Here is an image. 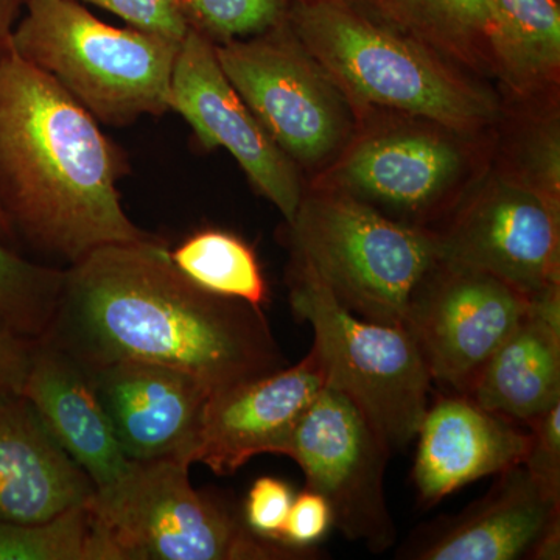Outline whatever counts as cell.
I'll return each mask as SVG.
<instances>
[{"mask_svg":"<svg viewBox=\"0 0 560 560\" xmlns=\"http://www.w3.org/2000/svg\"><path fill=\"white\" fill-rule=\"evenodd\" d=\"M39 340L84 370L143 361L186 372L210 393L287 366L261 308L201 289L156 237L102 246L66 267Z\"/></svg>","mask_w":560,"mask_h":560,"instance_id":"6da1fadb","label":"cell"},{"mask_svg":"<svg viewBox=\"0 0 560 560\" xmlns=\"http://www.w3.org/2000/svg\"><path fill=\"white\" fill-rule=\"evenodd\" d=\"M127 154L46 72L0 61V209L18 245L65 261L149 241L121 206Z\"/></svg>","mask_w":560,"mask_h":560,"instance_id":"7a4b0ae2","label":"cell"},{"mask_svg":"<svg viewBox=\"0 0 560 560\" xmlns=\"http://www.w3.org/2000/svg\"><path fill=\"white\" fill-rule=\"evenodd\" d=\"M287 22L355 109L397 110L464 138L500 119L489 88L418 43L313 0H290Z\"/></svg>","mask_w":560,"mask_h":560,"instance_id":"3957f363","label":"cell"},{"mask_svg":"<svg viewBox=\"0 0 560 560\" xmlns=\"http://www.w3.org/2000/svg\"><path fill=\"white\" fill-rule=\"evenodd\" d=\"M180 40L116 27L72 0H28L11 51L43 70L98 124L128 127L168 113Z\"/></svg>","mask_w":560,"mask_h":560,"instance_id":"277c9868","label":"cell"},{"mask_svg":"<svg viewBox=\"0 0 560 560\" xmlns=\"http://www.w3.org/2000/svg\"><path fill=\"white\" fill-rule=\"evenodd\" d=\"M291 259L304 261L350 312L404 326L412 293L440 261L436 237L345 191L304 190L287 223Z\"/></svg>","mask_w":560,"mask_h":560,"instance_id":"5b68a950","label":"cell"},{"mask_svg":"<svg viewBox=\"0 0 560 560\" xmlns=\"http://www.w3.org/2000/svg\"><path fill=\"white\" fill-rule=\"evenodd\" d=\"M287 282L291 312L315 335L324 385L349 397L390 451L415 441L433 381L410 330L350 312L304 261L291 259Z\"/></svg>","mask_w":560,"mask_h":560,"instance_id":"8992f818","label":"cell"},{"mask_svg":"<svg viewBox=\"0 0 560 560\" xmlns=\"http://www.w3.org/2000/svg\"><path fill=\"white\" fill-rule=\"evenodd\" d=\"M180 458L136 463L91 503L119 560L316 559L250 533L223 501L191 486Z\"/></svg>","mask_w":560,"mask_h":560,"instance_id":"52a82bcc","label":"cell"},{"mask_svg":"<svg viewBox=\"0 0 560 560\" xmlns=\"http://www.w3.org/2000/svg\"><path fill=\"white\" fill-rule=\"evenodd\" d=\"M215 54L242 101L298 168L318 167L348 149L355 108L287 16L257 35L215 44Z\"/></svg>","mask_w":560,"mask_h":560,"instance_id":"ba28073f","label":"cell"},{"mask_svg":"<svg viewBox=\"0 0 560 560\" xmlns=\"http://www.w3.org/2000/svg\"><path fill=\"white\" fill-rule=\"evenodd\" d=\"M390 455L360 408L324 386L298 423L285 456L301 467L305 489L329 503L334 528L372 552H385L396 541L385 495Z\"/></svg>","mask_w":560,"mask_h":560,"instance_id":"9c48e42d","label":"cell"},{"mask_svg":"<svg viewBox=\"0 0 560 560\" xmlns=\"http://www.w3.org/2000/svg\"><path fill=\"white\" fill-rule=\"evenodd\" d=\"M528 298L495 276L440 259L412 293L405 319L431 381L469 393L525 318Z\"/></svg>","mask_w":560,"mask_h":560,"instance_id":"30bf717a","label":"cell"},{"mask_svg":"<svg viewBox=\"0 0 560 560\" xmlns=\"http://www.w3.org/2000/svg\"><path fill=\"white\" fill-rule=\"evenodd\" d=\"M440 259L495 276L526 296L560 282V209L506 173L486 180L444 228Z\"/></svg>","mask_w":560,"mask_h":560,"instance_id":"8fae6325","label":"cell"},{"mask_svg":"<svg viewBox=\"0 0 560 560\" xmlns=\"http://www.w3.org/2000/svg\"><path fill=\"white\" fill-rule=\"evenodd\" d=\"M168 108L187 121L202 149L231 153L257 194L276 206L285 223L293 220L304 195L300 168L224 75L215 44L194 28L179 44Z\"/></svg>","mask_w":560,"mask_h":560,"instance_id":"7c38bea8","label":"cell"},{"mask_svg":"<svg viewBox=\"0 0 560 560\" xmlns=\"http://www.w3.org/2000/svg\"><path fill=\"white\" fill-rule=\"evenodd\" d=\"M453 136L442 128L370 136L340 154L319 187L345 191L400 223L429 228L466 167Z\"/></svg>","mask_w":560,"mask_h":560,"instance_id":"4fadbf2b","label":"cell"},{"mask_svg":"<svg viewBox=\"0 0 560 560\" xmlns=\"http://www.w3.org/2000/svg\"><path fill=\"white\" fill-rule=\"evenodd\" d=\"M324 386L311 350L294 366L210 393L191 463L226 477L254 456H285L298 423Z\"/></svg>","mask_w":560,"mask_h":560,"instance_id":"5bb4252c","label":"cell"},{"mask_svg":"<svg viewBox=\"0 0 560 560\" xmlns=\"http://www.w3.org/2000/svg\"><path fill=\"white\" fill-rule=\"evenodd\" d=\"M125 456L191 463L210 390L186 372L121 360L86 370Z\"/></svg>","mask_w":560,"mask_h":560,"instance_id":"9a60e30c","label":"cell"},{"mask_svg":"<svg viewBox=\"0 0 560 560\" xmlns=\"http://www.w3.org/2000/svg\"><path fill=\"white\" fill-rule=\"evenodd\" d=\"M415 440L412 481L420 503L431 508L470 482L522 464L529 431L455 393L429 404Z\"/></svg>","mask_w":560,"mask_h":560,"instance_id":"2e32d148","label":"cell"},{"mask_svg":"<svg viewBox=\"0 0 560 560\" xmlns=\"http://www.w3.org/2000/svg\"><path fill=\"white\" fill-rule=\"evenodd\" d=\"M499 477L481 500L431 529L404 558L529 559L541 536L560 522V492L541 485L522 464Z\"/></svg>","mask_w":560,"mask_h":560,"instance_id":"e0dca14e","label":"cell"},{"mask_svg":"<svg viewBox=\"0 0 560 560\" xmlns=\"http://www.w3.org/2000/svg\"><path fill=\"white\" fill-rule=\"evenodd\" d=\"M95 488L22 394H0V522L47 521Z\"/></svg>","mask_w":560,"mask_h":560,"instance_id":"ac0fdd59","label":"cell"},{"mask_svg":"<svg viewBox=\"0 0 560 560\" xmlns=\"http://www.w3.org/2000/svg\"><path fill=\"white\" fill-rule=\"evenodd\" d=\"M22 396L97 492L113 488L130 469L90 375L68 353L36 340Z\"/></svg>","mask_w":560,"mask_h":560,"instance_id":"d6986e66","label":"cell"},{"mask_svg":"<svg viewBox=\"0 0 560 560\" xmlns=\"http://www.w3.org/2000/svg\"><path fill=\"white\" fill-rule=\"evenodd\" d=\"M436 51L474 75L500 80L492 0H313Z\"/></svg>","mask_w":560,"mask_h":560,"instance_id":"ffe728a7","label":"cell"},{"mask_svg":"<svg viewBox=\"0 0 560 560\" xmlns=\"http://www.w3.org/2000/svg\"><path fill=\"white\" fill-rule=\"evenodd\" d=\"M466 396L486 410L528 425L560 401V335L526 313Z\"/></svg>","mask_w":560,"mask_h":560,"instance_id":"44dd1931","label":"cell"},{"mask_svg":"<svg viewBox=\"0 0 560 560\" xmlns=\"http://www.w3.org/2000/svg\"><path fill=\"white\" fill-rule=\"evenodd\" d=\"M500 27V81L521 97L559 83V0H492Z\"/></svg>","mask_w":560,"mask_h":560,"instance_id":"7402d4cb","label":"cell"},{"mask_svg":"<svg viewBox=\"0 0 560 560\" xmlns=\"http://www.w3.org/2000/svg\"><path fill=\"white\" fill-rule=\"evenodd\" d=\"M180 272L201 289L261 308L268 285L256 253L248 243L223 230H201L171 250Z\"/></svg>","mask_w":560,"mask_h":560,"instance_id":"603a6c76","label":"cell"},{"mask_svg":"<svg viewBox=\"0 0 560 560\" xmlns=\"http://www.w3.org/2000/svg\"><path fill=\"white\" fill-rule=\"evenodd\" d=\"M91 499L47 521L0 522V560H119Z\"/></svg>","mask_w":560,"mask_h":560,"instance_id":"cb8c5ba5","label":"cell"},{"mask_svg":"<svg viewBox=\"0 0 560 560\" xmlns=\"http://www.w3.org/2000/svg\"><path fill=\"white\" fill-rule=\"evenodd\" d=\"M66 268L40 265L0 242V313L20 334L39 340L57 312Z\"/></svg>","mask_w":560,"mask_h":560,"instance_id":"d4e9b609","label":"cell"},{"mask_svg":"<svg viewBox=\"0 0 560 560\" xmlns=\"http://www.w3.org/2000/svg\"><path fill=\"white\" fill-rule=\"evenodd\" d=\"M187 24L213 44L248 38L285 20L290 0H176Z\"/></svg>","mask_w":560,"mask_h":560,"instance_id":"484cf974","label":"cell"},{"mask_svg":"<svg viewBox=\"0 0 560 560\" xmlns=\"http://www.w3.org/2000/svg\"><path fill=\"white\" fill-rule=\"evenodd\" d=\"M541 200L560 209V125L558 116L540 120L526 132L515 171L506 173Z\"/></svg>","mask_w":560,"mask_h":560,"instance_id":"4316f807","label":"cell"},{"mask_svg":"<svg viewBox=\"0 0 560 560\" xmlns=\"http://www.w3.org/2000/svg\"><path fill=\"white\" fill-rule=\"evenodd\" d=\"M116 14L125 24L140 31L160 33L183 40L190 31L176 0H72Z\"/></svg>","mask_w":560,"mask_h":560,"instance_id":"83f0119b","label":"cell"},{"mask_svg":"<svg viewBox=\"0 0 560 560\" xmlns=\"http://www.w3.org/2000/svg\"><path fill=\"white\" fill-rule=\"evenodd\" d=\"M293 489L275 477H261L250 486L243 508V521L250 533L261 539L280 541L291 503Z\"/></svg>","mask_w":560,"mask_h":560,"instance_id":"f1b7e54d","label":"cell"},{"mask_svg":"<svg viewBox=\"0 0 560 560\" xmlns=\"http://www.w3.org/2000/svg\"><path fill=\"white\" fill-rule=\"evenodd\" d=\"M529 444L522 466L556 492H560V401L528 423Z\"/></svg>","mask_w":560,"mask_h":560,"instance_id":"f546056e","label":"cell"},{"mask_svg":"<svg viewBox=\"0 0 560 560\" xmlns=\"http://www.w3.org/2000/svg\"><path fill=\"white\" fill-rule=\"evenodd\" d=\"M334 528L329 503L319 493L304 489L294 495L280 541L296 550H316Z\"/></svg>","mask_w":560,"mask_h":560,"instance_id":"4dcf8cb0","label":"cell"},{"mask_svg":"<svg viewBox=\"0 0 560 560\" xmlns=\"http://www.w3.org/2000/svg\"><path fill=\"white\" fill-rule=\"evenodd\" d=\"M35 341L14 329L0 313V394H22Z\"/></svg>","mask_w":560,"mask_h":560,"instance_id":"1f68e13d","label":"cell"},{"mask_svg":"<svg viewBox=\"0 0 560 560\" xmlns=\"http://www.w3.org/2000/svg\"><path fill=\"white\" fill-rule=\"evenodd\" d=\"M28 0H0V61L11 51V35Z\"/></svg>","mask_w":560,"mask_h":560,"instance_id":"d6a6232c","label":"cell"},{"mask_svg":"<svg viewBox=\"0 0 560 560\" xmlns=\"http://www.w3.org/2000/svg\"><path fill=\"white\" fill-rule=\"evenodd\" d=\"M560 558V522L555 523L537 541L530 558L533 560H558Z\"/></svg>","mask_w":560,"mask_h":560,"instance_id":"836d02e7","label":"cell"},{"mask_svg":"<svg viewBox=\"0 0 560 560\" xmlns=\"http://www.w3.org/2000/svg\"><path fill=\"white\" fill-rule=\"evenodd\" d=\"M0 242H2L3 245L10 246V248H20L16 235H14L13 230H11L9 220L3 215L2 209H0Z\"/></svg>","mask_w":560,"mask_h":560,"instance_id":"e575fe53","label":"cell"}]
</instances>
